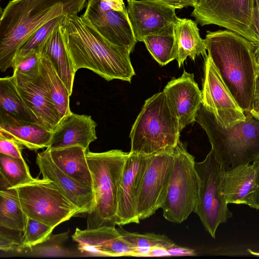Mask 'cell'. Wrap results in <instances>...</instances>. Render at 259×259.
Here are the masks:
<instances>
[{"label": "cell", "instance_id": "obj_1", "mask_svg": "<svg viewBox=\"0 0 259 259\" xmlns=\"http://www.w3.org/2000/svg\"><path fill=\"white\" fill-rule=\"evenodd\" d=\"M62 27L75 72L87 68L107 81H131L135 72L127 49L105 38L81 16H65Z\"/></svg>", "mask_w": 259, "mask_h": 259}, {"label": "cell", "instance_id": "obj_2", "mask_svg": "<svg viewBox=\"0 0 259 259\" xmlns=\"http://www.w3.org/2000/svg\"><path fill=\"white\" fill-rule=\"evenodd\" d=\"M208 56L222 80L244 112L253 104L258 66L251 42L229 30L207 31Z\"/></svg>", "mask_w": 259, "mask_h": 259}, {"label": "cell", "instance_id": "obj_3", "mask_svg": "<svg viewBox=\"0 0 259 259\" xmlns=\"http://www.w3.org/2000/svg\"><path fill=\"white\" fill-rule=\"evenodd\" d=\"M87 0H11L1 12L0 70L12 67L20 47L36 30L61 16L77 15Z\"/></svg>", "mask_w": 259, "mask_h": 259}, {"label": "cell", "instance_id": "obj_4", "mask_svg": "<svg viewBox=\"0 0 259 259\" xmlns=\"http://www.w3.org/2000/svg\"><path fill=\"white\" fill-rule=\"evenodd\" d=\"M246 119L224 127L202 104L195 121L205 131L210 150L224 171L250 163L259 155V120L250 112Z\"/></svg>", "mask_w": 259, "mask_h": 259}, {"label": "cell", "instance_id": "obj_5", "mask_svg": "<svg viewBox=\"0 0 259 259\" xmlns=\"http://www.w3.org/2000/svg\"><path fill=\"white\" fill-rule=\"evenodd\" d=\"M128 154L118 149L87 152L94 204L91 211L87 213L86 229L115 227L118 187Z\"/></svg>", "mask_w": 259, "mask_h": 259}, {"label": "cell", "instance_id": "obj_6", "mask_svg": "<svg viewBox=\"0 0 259 259\" xmlns=\"http://www.w3.org/2000/svg\"><path fill=\"white\" fill-rule=\"evenodd\" d=\"M178 120L165 94L147 99L131 129L130 152L152 154L175 146L180 140Z\"/></svg>", "mask_w": 259, "mask_h": 259}, {"label": "cell", "instance_id": "obj_7", "mask_svg": "<svg viewBox=\"0 0 259 259\" xmlns=\"http://www.w3.org/2000/svg\"><path fill=\"white\" fill-rule=\"evenodd\" d=\"M194 157L180 140L174 147V160L164 202L163 216L180 224L194 212L199 195V179Z\"/></svg>", "mask_w": 259, "mask_h": 259}, {"label": "cell", "instance_id": "obj_8", "mask_svg": "<svg viewBox=\"0 0 259 259\" xmlns=\"http://www.w3.org/2000/svg\"><path fill=\"white\" fill-rule=\"evenodd\" d=\"M22 208L28 218L53 228L82 213L49 180L34 179L14 187Z\"/></svg>", "mask_w": 259, "mask_h": 259}, {"label": "cell", "instance_id": "obj_9", "mask_svg": "<svg viewBox=\"0 0 259 259\" xmlns=\"http://www.w3.org/2000/svg\"><path fill=\"white\" fill-rule=\"evenodd\" d=\"M199 195L194 210L205 230L213 238L219 226L232 217L222 192L224 169L211 151L201 162H195Z\"/></svg>", "mask_w": 259, "mask_h": 259}, {"label": "cell", "instance_id": "obj_10", "mask_svg": "<svg viewBox=\"0 0 259 259\" xmlns=\"http://www.w3.org/2000/svg\"><path fill=\"white\" fill-rule=\"evenodd\" d=\"M255 0H198L191 13L201 26L214 24L235 32L251 42L259 40L255 31Z\"/></svg>", "mask_w": 259, "mask_h": 259}, {"label": "cell", "instance_id": "obj_11", "mask_svg": "<svg viewBox=\"0 0 259 259\" xmlns=\"http://www.w3.org/2000/svg\"><path fill=\"white\" fill-rule=\"evenodd\" d=\"M174 147L150 154L138 200L140 220L154 214L164 202L174 164Z\"/></svg>", "mask_w": 259, "mask_h": 259}, {"label": "cell", "instance_id": "obj_12", "mask_svg": "<svg viewBox=\"0 0 259 259\" xmlns=\"http://www.w3.org/2000/svg\"><path fill=\"white\" fill-rule=\"evenodd\" d=\"M204 75L202 104L213 113L224 127L245 120V112L231 94L208 55L205 58Z\"/></svg>", "mask_w": 259, "mask_h": 259}, {"label": "cell", "instance_id": "obj_13", "mask_svg": "<svg viewBox=\"0 0 259 259\" xmlns=\"http://www.w3.org/2000/svg\"><path fill=\"white\" fill-rule=\"evenodd\" d=\"M150 156V154L128 153L118 187L116 225L140 223L137 213L138 200Z\"/></svg>", "mask_w": 259, "mask_h": 259}, {"label": "cell", "instance_id": "obj_14", "mask_svg": "<svg viewBox=\"0 0 259 259\" xmlns=\"http://www.w3.org/2000/svg\"><path fill=\"white\" fill-rule=\"evenodd\" d=\"M128 17L137 41L147 35L160 33L172 24L178 17L176 9L150 0H127Z\"/></svg>", "mask_w": 259, "mask_h": 259}, {"label": "cell", "instance_id": "obj_15", "mask_svg": "<svg viewBox=\"0 0 259 259\" xmlns=\"http://www.w3.org/2000/svg\"><path fill=\"white\" fill-rule=\"evenodd\" d=\"M105 38L112 44L125 48L131 53L137 44L127 10L104 11L92 0H88L81 15Z\"/></svg>", "mask_w": 259, "mask_h": 259}, {"label": "cell", "instance_id": "obj_16", "mask_svg": "<svg viewBox=\"0 0 259 259\" xmlns=\"http://www.w3.org/2000/svg\"><path fill=\"white\" fill-rule=\"evenodd\" d=\"M163 92L178 120L181 132L187 125L195 121L202 104V94L193 74L184 71L179 78H172Z\"/></svg>", "mask_w": 259, "mask_h": 259}, {"label": "cell", "instance_id": "obj_17", "mask_svg": "<svg viewBox=\"0 0 259 259\" xmlns=\"http://www.w3.org/2000/svg\"><path fill=\"white\" fill-rule=\"evenodd\" d=\"M81 252L102 256H134L136 249L121 236L115 227L80 230L72 235Z\"/></svg>", "mask_w": 259, "mask_h": 259}, {"label": "cell", "instance_id": "obj_18", "mask_svg": "<svg viewBox=\"0 0 259 259\" xmlns=\"http://www.w3.org/2000/svg\"><path fill=\"white\" fill-rule=\"evenodd\" d=\"M36 163L42 178L52 181L82 213H88L91 211L94 204L93 189L81 185L59 168L52 159L48 148L37 154Z\"/></svg>", "mask_w": 259, "mask_h": 259}, {"label": "cell", "instance_id": "obj_19", "mask_svg": "<svg viewBox=\"0 0 259 259\" xmlns=\"http://www.w3.org/2000/svg\"><path fill=\"white\" fill-rule=\"evenodd\" d=\"M96 126L91 116L71 112L62 118L53 130L48 148L56 149L78 145L88 152L91 143L97 139Z\"/></svg>", "mask_w": 259, "mask_h": 259}, {"label": "cell", "instance_id": "obj_20", "mask_svg": "<svg viewBox=\"0 0 259 259\" xmlns=\"http://www.w3.org/2000/svg\"><path fill=\"white\" fill-rule=\"evenodd\" d=\"M17 89L26 104L35 115L37 122L53 131L61 118L53 104L40 73L34 80Z\"/></svg>", "mask_w": 259, "mask_h": 259}, {"label": "cell", "instance_id": "obj_21", "mask_svg": "<svg viewBox=\"0 0 259 259\" xmlns=\"http://www.w3.org/2000/svg\"><path fill=\"white\" fill-rule=\"evenodd\" d=\"M255 189V174L252 164L224 170L222 192L228 204H245L250 207Z\"/></svg>", "mask_w": 259, "mask_h": 259}, {"label": "cell", "instance_id": "obj_22", "mask_svg": "<svg viewBox=\"0 0 259 259\" xmlns=\"http://www.w3.org/2000/svg\"><path fill=\"white\" fill-rule=\"evenodd\" d=\"M22 122L38 123L20 94L13 76L1 78L0 123Z\"/></svg>", "mask_w": 259, "mask_h": 259}, {"label": "cell", "instance_id": "obj_23", "mask_svg": "<svg viewBox=\"0 0 259 259\" xmlns=\"http://www.w3.org/2000/svg\"><path fill=\"white\" fill-rule=\"evenodd\" d=\"M62 24L47 37L39 52L50 59L71 95L76 72L66 48Z\"/></svg>", "mask_w": 259, "mask_h": 259}, {"label": "cell", "instance_id": "obj_24", "mask_svg": "<svg viewBox=\"0 0 259 259\" xmlns=\"http://www.w3.org/2000/svg\"><path fill=\"white\" fill-rule=\"evenodd\" d=\"M177 61L179 67L187 57L207 56L204 39L199 34L197 23L190 19L177 18L173 24Z\"/></svg>", "mask_w": 259, "mask_h": 259}, {"label": "cell", "instance_id": "obj_25", "mask_svg": "<svg viewBox=\"0 0 259 259\" xmlns=\"http://www.w3.org/2000/svg\"><path fill=\"white\" fill-rule=\"evenodd\" d=\"M49 149L54 163L64 172L81 185L92 188V179L86 157L87 151L80 146Z\"/></svg>", "mask_w": 259, "mask_h": 259}, {"label": "cell", "instance_id": "obj_26", "mask_svg": "<svg viewBox=\"0 0 259 259\" xmlns=\"http://www.w3.org/2000/svg\"><path fill=\"white\" fill-rule=\"evenodd\" d=\"M0 131L11 136L31 150L49 147L52 131L33 122L0 123Z\"/></svg>", "mask_w": 259, "mask_h": 259}, {"label": "cell", "instance_id": "obj_27", "mask_svg": "<svg viewBox=\"0 0 259 259\" xmlns=\"http://www.w3.org/2000/svg\"><path fill=\"white\" fill-rule=\"evenodd\" d=\"M40 73L52 101L62 119L71 112L69 106L71 95L50 59L42 54L40 58Z\"/></svg>", "mask_w": 259, "mask_h": 259}, {"label": "cell", "instance_id": "obj_28", "mask_svg": "<svg viewBox=\"0 0 259 259\" xmlns=\"http://www.w3.org/2000/svg\"><path fill=\"white\" fill-rule=\"evenodd\" d=\"M27 217L23 211L17 190H0V227L24 232Z\"/></svg>", "mask_w": 259, "mask_h": 259}, {"label": "cell", "instance_id": "obj_29", "mask_svg": "<svg viewBox=\"0 0 259 259\" xmlns=\"http://www.w3.org/2000/svg\"><path fill=\"white\" fill-rule=\"evenodd\" d=\"M173 24L160 33L146 36L143 41L147 50L161 66L165 65L176 59Z\"/></svg>", "mask_w": 259, "mask_h": 259}, {"label": "cell", "instance_id": "obj_30", "mask_svg": "<svg viewBox=\"0 0 259 259\" xmlns=\"http://www.w3.org/2000/svg\"><path fill=\"white\" fill-rule=\"evenodd\" d=\"M1 190L14 188L34 180L24 158L0 153Z\"/></svg>", "mask_w": 259, "mask_h": 259}, {"label": "cell", "instance_id": "obj_31", "mask_svg": "<svg viewBox=\"0 0 259 259\" xmlns=\"http://www.w3.org/2000/svg\"><path fill=\"white\" fill-rule=\"evenodd\" d=\"M122 238L136 249L134 256H142L154 248L167 249L176 245V243L165 235L154 233L140 234L130 232L121 227L117 229Z\"/></svg>", "mask_w": 259, "mask_h": 259}, {"label": "cell", "instance_id": "obj_32", "mask_svg": "<svg viewBox=\"0 0 259 259\" xmlns=\"http://www.w3.org/2000/svg\"><path fill=\"white\" fill-rule=\"evenodd\" d=\"M64 17L61 16L51 20L33 33L18 49L12 66L29 54L35 51L39 52L40 48L47 37L62 24Z\"/></svg>", "mask_w": 259, "mask_h": 259}, {"label": "cell", "instance_id": "obj_33", "mask_svg": "<svg viewBox=\"0 0 259 259\" xmlns=\"http://www.w3.org/2000/svg\"><path fill=\"white\" fill-rule=\"evenodd\" d=\"M40 53L35 51L13 64V76L16 85L26 84L37 78L40 72Z\"/></svg>", "mask_w": 259, "mask_h": 259}, {"label": "cell", "instance_id": "obj_34", "mask_svg": "<svg viewBox=\"0 0 259 259\" xmlns=\"http://www.w3.org/2000/svg\"><path fill=\"white\" fill-rule=\"evenodd\" d=\"M54 229L41 222L27 217L22 240L18 249H32L45 242L50 237Z\"/></svg>", "mask_w": 259, "mask_h": 259}, {"label": "cell", "instance_id": "obj_35", "mask_svg": "<svg viewBox=\"0 0 259 259\" xmlns=\"http://www.w3.org/2000/svg\"><path fill=\"white\" fill-rule=\"evenodd\" d=\"M69 231L51 236L44 243L45 245L38 246L37 251L39 254L44 255H53L65 254V251L61 248V245L67 240Z\"/></svg>", "mask_w": 259, "mask_h": 259}, {"label": "cell", "instance_id": "obj_36", "mask_svg": "<svg viewBox=\"0 0 259 259\" xmlns=\"http://www.w3.org/2000/svg\"><path fill=\"white\" fill-rule=\"evenodd\" d=\"M0 227V249L5 252L18 249L23 232Z\"/></svg>", "mask_w": 259, "mask_h": 259}, {"label": "cell", "instance_id": "obj_37", "mask_svg": "<svg viewBox=\"0 0 259 259\" xmlns=\"http://www.w3.org/2000/svg\"><path fill=\"white\" fill-rule=\"evenodd\" d=\"M23 146L11 136L0 131V153L16 158L23 159Z\"/></svg>", "mask_w": 259, "mask_h": 259}, {"label": "cell", "instance_id": "obj_38", "mask_svg": "<svg viewBox=\"0 0 259 259\" xmlns=\"http://www.w3.org/2000/svg\"><path fill=\"white\" fill-rule=\"evenodd\" d=\"M100 9L106 11L113 10L116 11L127 10L123 0H92Z\"/></svg>", "mask_w": 259, "mask_h": 259}, {"label": "cell", "instance_id": "obj_39", "mask_svg": "<svg viewBox=\"0 0 259 259\" xmlns=\"http://www.w3.org/2000/svg\"><path fill=\"white\" fill-rule=\"evenodd\" d=\"M252 165L254 170L256 189L250 207L259 209V155L252 161Z\"/></svg>", "mask_w": 259, "mask_h": 259}, {"label": "cell", "instance_id": "obj_40", "mask_svg": "<svg viewBox=\"0 0 259 259\" xmlns=\"http://www.w3.org/2000/svg\"><path fill=\"white\" fill-rule=\"evenodd\" d=\"M161 3L172 7L176 9H181L187 7H193L196 5L198 0H150Z\"/></svg>", "mask_w": 259, "mask_h": 259}, {"label": "cell", "instance_id": "obj_41", "mask_svg": "<svg viewBox=\"0 0 259 259\" xmlns=\"http://www.w3.org/2000/svg\"><path fill=\"white\" fill-rule=\"evenodd\" d=\"M169 256L194 255L195 251L189 248L178 246L177 245L167 249Z\"/></svg>", "mask_w": 259, "mask_h": 259}, {"label": "cell", "instance_id": "obj_42", "mask_svg": "<svg viewBox=\"0 0 259 259\" xmlns=\"http://www.w3.org/2000/svg\"><path fill=\"white\" fill-rule=\"evenodd\" d=\"M250 114L259 120V86L255 83V89Z\"/></svg>", "mask_w": 259, "mask_h": 259}, {"label": "cell", "instance_id": "obj_43", "mask_svg": "<svg viewBox=\"0 0 259 259\" xmlns=\"http://www.w3.org/2000/svg\"><path fill=\"white\" fill-rule=\"evenodd\" d=\"M169 256L167 249L163 248H154L151 249L147 253L144 254L142 256Z\"/></svg>", "mask_w": 259, "mask_h": 259}, {"label": "cell", "instance_id": "obj_44", "mask_svg": "<svg viewBox=\"0 0 259 259\" xmlns=\"http://www.w3.org/2000/svg\"><path fill=\"white\" fill-rule=\"evenodd\" d=\"M256 84L259 86V67L256 74Z\"/></svg>", "mask_w": 259, "mask_h": 259}]
</instances>
